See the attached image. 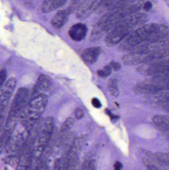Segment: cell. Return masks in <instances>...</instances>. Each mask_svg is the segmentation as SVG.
Segmentation results:
<instances>
[{
    "mask_svg": "<svg viewBox=\"0 0 169 170\" xmlns=\"http://www.w3.org/2000/svg\"><path fill=\"white\" fill-rule=\"evenodd\" d=\"M168 40V30L166 27L150 24L140 27L126 38L119 46L122 51H129L141 44Z\"/></svg>",
    "mask_w": 169,
    "mask_h": 170,
    "instance_id": "6da1fadb",
    "label": "cell"
},
{
    "mask_svg": "<svg viewBox=\"0 0 169 170\" xmlns=\"http://www.w3.org/2000/svg\"><path fill=\"white\" fill-rule=\"evenodd\" d=\"M143 20L141 16L140 17L137 16L122 21L108 34L106 37V44L109 46H113L119 44L128 35L134 28L144 23V21H142Z\"/></svg>",
    "mask_w": 169,
    "mask_h": 170,
    "instance_id": "7a4b0ae2",
    "label": "cell"
},
{
    "mask_svg": "<svg viewBox=\"0 0 169 170\" xmlns=\"http://www.w3.org/2000/svg\"><path fill=\"white\" fill-rule=\"evenodd\" d=\"M169 53V48L145 54H137L129 52L122 57V62L126 65L146 64L168 58Z\"/></svg>",
    "mask_w": 169,
    "mask_h": 170,
    "instance_id": "3957f363",
    "label": "cell"
},
{
    "mask_svg": "<svg viewBox=\"0 0 169 170\" xmlns=\"http://www.w3.org/2000/svg\"><path fill=\"white\" fill-rule=\"evenodd\" d=\"M47 103L48 96L46 94H38L32 97L24 108L23 119L32 122L38 120L45 111Z\"/></svg>",
    "mask_w": 169,
    "mask_h": 170,
    "instance_id": "277c9868",
    "label": "cell"
},
{
    "mask_svg": "<svg viewBox=\"0 0 169 170\" xmlns=\"http://www.w3.org/2000/svg\"><path fill=\"white\" fill-rule=\"evenodd\" d=\"M168 57L160 60L143 64L139 66L137 70L141 74L147 76H153L158 74L169 72Z\"/></svg>",
    "mask_w": 169,
    "mask_h": 170,
    "instance_id": "5b68a950",
    "label": "cell"
},
{
    "mask_svg": "<svg viewBox=\"0 0 169 170\" xmlns=\"http://www.w3.org/2000/svg\"><path fill=\"white\" fill-rule=\"evenodd\" d=\"M29 95V90L27 88H21L18 89L11 106L8 119H13L21 113L28 103Z\"/></svg>",
    "mask_w": 169,
    "mask_h": 170,
    "instance_id": "8992f818",
    "label": "cell"
},
{
    "mask_svg": "<svg viewBox=\"0 0 169 170\" xmlns=\"http://www.w3.org/2000/svg\"><path fill=\"white\" fill-rule=\"evenodd\" d=\"M17 81L11 78L4 83L0 88V114L7 106L15 88Z\"/></svg>",
    "mask_w": 169,
    "mask_h": 170,
    "instance_id": "52a82bcc",
    "label": "cell"
},
{
    "mask_svg": "<svg viewBox=\"0 0 169 170\" xmlns=\"http://www.w3.org/2000/svg\"><path fill=\"white\" fill-rule=\"evenodd\" d=\"M146 101L160 108L169 110V94L168 91H163L146 96Z\"/></svg>",
    "mask_w": 169,
    "mask_h": 170,
    "instance_id": "ba28073f",
    "label": "cell"
},
{
    "mask_svg": "<svg viewBox=\"0 0 169 170\" xmlns=\"http://www.w3.org/2000/svg\"><path fill=\"white\" fill-rule=\"evenodd\" d=\"M169 89L165 87L154 85L146 81L137 84L134 88L135 93L146 95L152 94L163 91H168Z\"/></svg>",
    "mask_w": 169,
    "mask_h": 170,
    "instance_id": "9c48e42d",
    "label": "cell"
},
{
    "mask_svg": "<svg viewBox=\"0 0 169 170\" xmlns=\"http://www.w3.org/2000/svg\"><path fill=\"white\" fill-rule=\"evenodd\" d=\"M51 85L52 81L50 78L45 75L40 74L33 89L32 97L38 94H44V93L50 88Z\"/></svg>",
    "mask_w": 169,
    "mask_h": 170,
    "instance_id": "30bf717a",
    "label": "cell"
},
{
    "mask_svg": "<svg viewBox=\"0 0 169 170\" xmlns=\"http://www.w3.org/2000/svg\"><path fill=\"white\" fill-rule=\"evenodd\" d=\"M87 32V28L84 24L79 23L73 25L69 31V34L72 39L80 41L84 39Z\"/></svg>",
    "mask_w": 169,
    "mask_h": 170,
    "instance_id": "8fae6325",
    "label": "cell"
},
{
    "mask_svg": "<svg viewBox=\"0 0 169 170\" xmlns=\"http://www.w3.org/2000/svg\"><path fill=\"white\" fill-rule=\"evenodd\" d=\"M101 52L99 47H90L83 51L82 57L84 61L89 64H92L98 59Z\"/></svg>",
    "mask_w": 169,
    "mask_h": 170,
    "instance_id": "7c38bea8",
    "label": "cell"
},
{
    "mask_svg": "<svg viewBox=\"0 0 169 170\" xmlns=\"http://www.w3.org/2000/svg\"><path fill=\"white\" fill-rule=\"evenodd\" d=\"M69 14L66 10L59 11L52 20V24L56 28L63 27L68 21Z\"/></svg>",
    "mask_w": 169,
    "mask_h": 170,
    "instance_id": "4fadbf2b",
    "label": "cell"
},
{
    "mask_svg": "<svg viewBox=\"0 0 169 170\" xmlns=\"http://www.w3.org/2000/svg\"><path fill=\"white\" fill-rule=\"evenodd\" d=\"M66 0H44L42 4V11L50 12L63 5Z\"/></svg>",
    "mask_w": 169,
    "mask_h": 170,
    "instance_id": "5bb4252c",
    "label": "cell"
},
{
    "mask_svg": "<svg viewBox=\"0 0 169 170\" xmlns=\"http://www.w3.org/2000/svg\"><path fill=\"white\" fill-rule=\"evenodd\" d=\"M153 122L163 131H168L169 126V118L168 115H156L152 118Z\"/></svg>",
    "mask_w": 169,
    "mask_h": 170,
    "instance_id": "9a60e30c",
    "label": "cell"
},
{
    "mask_svg": "<svg viewBox=\"0 0 169 170\" xmlns=\"http://www.w3.org/2000/svg\"><path fill=\"white\" fill-rule=\"evenodd\" d=\"M108 89L112 96H118L119 91L117 87V81L116 78H112L109 80L108 83Z\"/></svg>",
    "mask_w": 169,
    "mask_h": 170,
    "instance_id": "2e32d148",
    "label": "cell"
},
{
    "mask_svg": "<svg viewBox=\"0 0 169 170\" xmlns=\"http://www.w3.org/2000/svg\"><path fill=\"white\" fill-rule=\"evenodd\" d=\"M73 121L74 120L73 118H69L67 119L63 124L61 127V131L62 132H65L69 131L73 126Z\"/></svg>",
    "mask_w": 169,
    "mask_h": 170,
    "instance_id": "e0dca14e",
    "label": "cell"
},
{
    "mask_svg": "<svg viewBox=\"0 0 169 170\" xmlns=\"http://www.w3.org/2000/svg\"><path fill=\"white\" fill-rule=\"evenodd\" d=\"M7 77V72L5 69L0 71V88L4 84Z\"/></svg>",
    "mask_w": 169,
    "mask_h": 170,
    "instance_id": "ac0fdd59",
    "label": "cell"
},
{
    "mask_svg": "<svg viewBox=\"0 0 169 170\" xmlns=\"http://www.w3.org/2000/svg\"><path fill=\"white\" fill-rule=\"evenodd\" d=\"M158 159H159L161 161L163 162L167 163V165L169 162V156L168 154H166L164 153H160L159 154L157 155Z\"/></svg>",
    "mask_w": 169,
    "mask_h": 170,
    "instance_id": "d6986e66",
    "label": "cell"
},
{
    "mask_svg": "<svg viewBox=\"0 0 169 170\" xmlns=\"http://www.w3.org/2000/svg\"><path fill=\"white\" fill-rule=\"evenodd\" d=\"M75 114L76 118L77 119H79L81 118L83 116L84 112H83V111L82 110V109H81V108H77L75 110Z\"/></svg>",
    "mask_w": 169,
    "mask_h": 170,
    "instance_id": "ffe728a7",
    "label": "cell"
},
{
    "mask_svg": "<svg viewBox=\"0 0 169 170\" xmlns=\"http://www.w3.org/2000/svg\"><path fill=\"white\" fill-rule=\"evenodd\" d=\"M109 66L111 67L112 70H113L115 71H117L120 70V63L116 62H112L109 64Z\"/></svg>",
    "mask_w": 169,
    "mask_h": 170,
    "instance_id": "44dd1931",
    "label": "cell"
},
{
    "mask_svg": "<svg viewBox=\"0 0 169 170\" xmlns=\"http://www.w3.org/2000/svg\"><path fill=\"white\" fill-rule=\"evenodd\" d=\"M102 70L103 71V72L104 76H105V77H108L109 75H110L111 73H112V69L109 66V65L104 66L103 69H102Z\"/></svg>",
    "mask_w": 169,
    "mask_h": 170,
    "instance_id": "7402d4cb",
    "label": "cell"
},
{
    "mask_svg": "<svg viewBox=\"0 0 169 170\" xmlns=\"http://www.w3.org/2000/svg\"><path fill=\"white\" fill-rule=\"evenodd\" d=\"M91 102H92V105L95 108H99L101 107V102H100L99 100H98L97 98H92Z\"/></svg>",
    "mask_w": 169,
    "mask_h": 170,
    "instance_id": "603a6c76",
    "label": "cell"
},
{
    "mask_svg": "<svg viewBox=\"0 0 169 170\" xmlns=\"http://www.w3.org/2000/svg\"><path fill=\"white\" fill-rule=\"evenodd\" d=\"M152 4L150 1H147L143 5V9L145 11H149L151 9Z\"/></svg>",
    "mask_w": 169,
    "mask_h": 170,
    "instance_id": "cb8c5ba5",
    "label": "cell"
},
{
    "mask_svg": "<svg viewBox=\"0 0 169 170\" xmlns=\"http://www.w3.org/2000/svg\"><path fill=\"white\" fill-rule=\"evenodd\" d=\"M114 167H115V170H120L122 167V165L120 162H117L115 163Z\"/></svg>",
    "mask_w": 169,
    "mask_h": 170,
    "instance_id": "d4e9b609",
    "label": "cell"
},
{
    "mask_svg": "<svg viewBox=\"0 0 169 170\" xmlns=\"http://www.w3.org/2000/svg\"><path fill=\"white\" fill-rule=\"evenodd\" d=\"M97 74H98V75L99 77H105V76H104V74L102 70H98V72H97Z\"/></svg>",
    "mask_w": 169,
    "mask_h": 170,
    "instance_id": "484cf974",
    "label": "cell"
},
{
    "mask_svg": "<svg viewBox=\"0 0 169 170\" xmlns=\"http://www.w3.org/2000/svg\"><path fill=\"white\" fill-rule=\"evenodd\" d=\"M147 170H160L154 166H148Z\"/></svg>",
    "mask_w": 169,
    "mask_h": 170,
    "instance_id": "4316f807",
    "label": "cell"
},
{
    "mask_svg": "<svg viewBox=\"0 0 169 170\" xmlns=\"http://www.w3.org/2000/svg\"><path fill=\"white\" fill-rule=\"evenodd\" d=\"M4 170H8V169H7V168H4Z\"/></svg>",
    "mask_w": 169,
    "mask_h": 170,
    "instance_id": "83f0119b",
    "label": "cell"
}]
</instances>
